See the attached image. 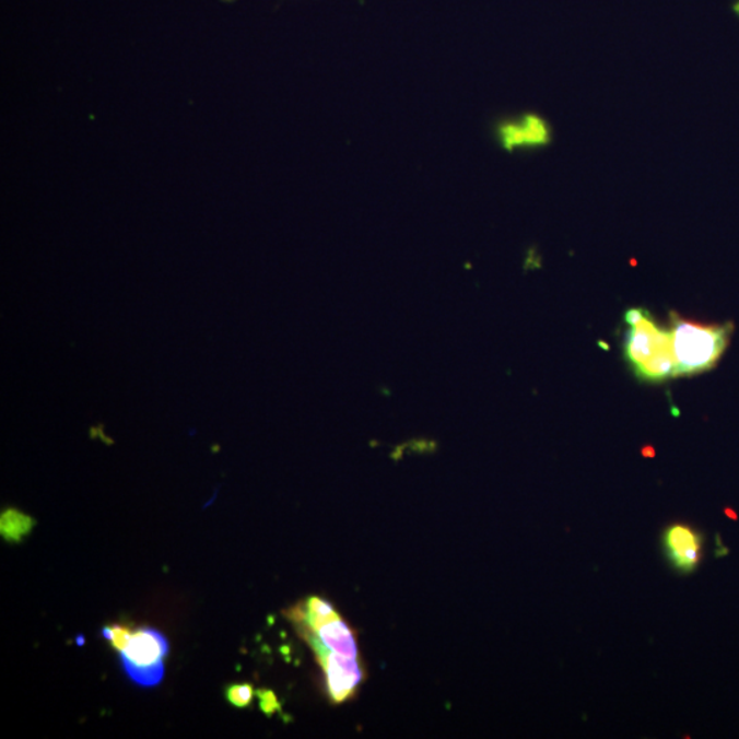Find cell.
I'll return each instance as SVG.
<instances>
[{
	"label": "cell",
	"instance_id": "obj_1",
	"mask_svg": "<svg viewBox=\"0 0 739 739\" xmlns=\"http://www.w3.org/2000/svg\"><path fill=\"white\" fill-rule=\"evenodd\" d=\"M623 355L634 376L643 383H665L673 378L671 329L662 328L648 309L630 308L624 313Z\"/></svg>",
	"mask_w": 739,
	"mask_h": 739
},
{
	"label": "cell",
	"instance_id": "obj_2",
	"mask_svg": "<svg viewBox=\"0 0 739 739\" xmlns=\"http://www.w3.org/2000/svg\"><path fill=\"white\" fill-rule=\"evenodd\" d=\"M734 325H704L671 313V335L676 368L673 378L708 372L730 344Z\"/></svg>",
	"mask_w": 739,
	"mask_h": 739
},
{
	"label": "cell",
	"instance_id": "obj_3",
	"mask_svg": "<svg viewBox=\"0 0 739 739\" xmlns=\"http://www.w3.org/2000/svg\"><path fill=\"white\" fill-rule=\"evenodd\" d=\"M168 654V643L160 632L143 627L132 633L129 643L121 650L125 672L140 687H156L165 676L163 660Z\"/></svg>",
	"mask_w": 739,
	"mask_h": 739
},
{
	"label": "cell",
	"instance_id": "obj_4",
	"mask_svg": "<svg viewBox=\"0 0 739 739\" xmlns=\"http://www.w3.org/2000/svg\"><path fill=\"white\" fill-rule=\"evenodd\" d=\"M319 665L322 666L326 690L335 704L344 703L355 695L356 690L366 678V672L357 657L336 654L325 648L314 635L306 633Z\"/></svg>",
	"mask_w": 739,
	"mask_h": 739
},
{
	"label": "cell",
	"instance_id": "obj_5",
	"mask_svg": "<svg viewBox=\"0 0 739 739\" xmlns=\"http://www.w3.org/2000/svg\"><path fill=\"white\" fill-rule=\"evenodd\" d=\"M496 139L504 151L540 150L552 143L553 132L547 118L537 113H524L500 121Z\"/></svg>",
	"mask_w": 739,
	"mask_h": 739
},
{
	"label": "cell",
	"instance_id": "obj_6",
	"mask_svg": "<svg viewBox=\"0 0 739 739\" xmlns=\"http://www.w3.org/2000/svg\"><path fill=\"white\" fill-rule=\"evenodd\" d=\"M668 561L678 572L689 574L703 561V536L688 525L668 527L662 537Z\"/></svg>",
	"mask_w": 739,
	"mask_h": 739
},
{
	"label": "cell",
	"instance_id": "obj_7",
	"mask_svg": "<svg viewBox=\"0 0 739 739\" xmlns=\"http://www.w3.org/2000/svg\"><path fill=\"white\" fill-rule=\"evenodd\" d=\"M308 634L314 635L326 649L336 654L359 657L356 633L340 615L309 618L304 622Z\"/></svg>",
	"mask_w": 739,
	"mask_h": 739
},
{
	"label": "cell",
	"instance_id": "obj_8",
	"mask_svg": "<svg viewBox=\"0 0 739 739\" xmlns=\"http://www.w3.org/2000/svg\"><path fill=\"white\" fill-rule=\"evenodd\" d=\"M35 520L31 516L20 513L17 509H8L0 519V530L8 541H21L30 535Z\"/></svg>",
	"mask_w": 739,
	"mask_h": 739
},
{
	"label": "cell",
	"instance_id": "obj_9",
	"mask_svg": "<svg viewBox=\"0 0 739 739\" xmlns=\"http://www.w3.org/2000/svg\"><path fill=\"white\" fill-rule=\"evenodd\" d=\"M254 695H257L253 684L243 683V684H232V687L226 689V699L231 704L238 706V708H244L251 704Z\"/></svg>",
	"mask_w": 739,
	"mask_h": 739
},
{
	"label": "cell",
	"instance_id": "obj_10",
	"mask_svg": "<svg viewBox=\"0 0 739 739\" xmlns=\"http://www.w3.org/2000/svg\"><path fill=\"white\" fill-rule=\"evenodd\" d=\"M306 606L307 615L319 617V618H331L339 615V612L336 611V608L330 605L329 601L320 599V597L314 596L304 602Z\"/></svg>",
	"mask_w": 739,
	"mask_h": 739
},
{
	"label": "cell",
	"instance_id": "obj_11",
	"mask_svg": "<svg viewBox=\"0 0 739 739\" xmlns=\"http://www.w3.org/2000/svg\"><path fill=\"white\" fill-rule=\"evenodd\" d=\"M102 634L103 637L110 641L114 648L118 649L119 652H121L125 646L128 645L130 637H132L130 630L124 626L105 627L102 630Z\"/></svg>",
	"mask_w": 739,
	"mask_h": 739
},
{
	"label": "cell",
	"instance_id": "obj_12",
	"mask_svg": "<svg viewBox=\"0 0 739 739\" xmlns=\"http://www.w3.org/2000/svg\"><path fill=\"white\" fill-rule=\"evenodd\" d=\"M257 697L260 701V708L266 715H273L274 712L280 711L281 706L275 694L268 689L257 690Z\"/></svg>",
	"mask_w": 739,
	"mask_h": 739
},
{
	"label": "cell",
	"instance_id": "obj_13",
	"mask_svg": "<svg viewBox=\"0 0 739 739\" xmlns=\"http://www.w3.org/2000/svg\"><path fill=\"white\" fill-rule=\"evenodd\" d=\"M732 12H734V14H736L737 17L739 19V0H736V2H734V4H732Z\"/></svg>",
	"mask_w": 739,
	"mask_h": 739
}]
</instances>
